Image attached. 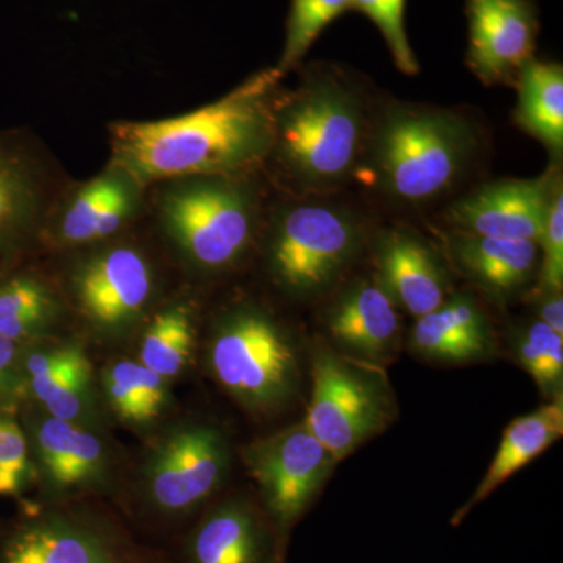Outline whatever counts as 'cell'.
<instances>
[{
    "mask_svg": "<svg viewBox=\"0 0 563 563\" xmlns=\"http://www.w3.org/2000/svg\"><path fill=\"white\" fill-rule=\"evenodd\" d=\"M60 317L51 288L31 274L0 276V335L20 344L43 342Z\"/></svg>",
    "mask_w": 563,
    "mask_h": 563,
    "instance_id": "cell-25",
    "label": "cell"
},
{
    "mask_svg": "<svg viewBox=\"0 0 563 563\" xmlns=\"http://www.w3.org/2000/svg\"><path fill=\"white\" fill-rule=\"evenodd\" d=\"M154 290L151 263L132 246L95 252L73 273V295L81 317L103 339L128 335L146 312Z\"/></svg>",
    "mask_w": 563,
    "mask_h": 563,
    "instance_id": "cell-11",
    "label": "cell"
},
{
    "mask_svg": "<svg viewBox=\"0 0 563 563\" xmlns=\"http://www.w3.org/2000/svg\"><path fill=\"white\" fill-rule=\"evenodd\" d=\"M120 181L102 177L92 180L76 196L60 222V239L66 244L92 243L99 217Z\"/></svg>",
    "mask_w": 563,
    "mask_h": 563,
    "instance_id": "cell-31",
    "label": "cell"
},
{
    "mask_svg": "<svg viewBox=\"0 0 563 563\" xmlns=\"http://www.w3.org/2000/svg\"><path fill=\"white\" fill-rule=\"evenodd\" d=\"M276 66L255 74L220 101L162 121L111 125L118 169L136 184L218 177L265 157L274 146Z\"/></svg>",
    "mask_w": 563,
    "mask_h": 563,
    "instance_id": "cell-1",
    "label": "cell"
},
{
    "mask_svg": "<svg viewBox=\"0 0 563 563\" xmlns=\"http://www.w3.org/2000/svg\"><path fill=\"white\" fill-rule=\"evenodd\" d=\"M190 563H263L266 532L243 499H228L199 521L188 540Z\"/></svg>",
    "mask_w": 563,
    "mask_h": 563,
    "instance_id": "cell-20",
    "label": "cell"
},
{
    "mask_svg": "<svg viewBox=\"0 0 563 563\" xmlns=\"http://www.w3.org/2000/svg\"><path fill=\"white\" fill-rule=\"evenodd\" d=\"M373 150L384 190L418 203L453 187L472 158L474 135L450 111L395 107L377 125Z\"/></svg>",
    "mask_w": 563,
    "mask_h": 563,
    "instance_id": "cell-2",
    "label": "cell"
},
{
    "mask_svg": "<svg viewBox=\"0 0 563 563\" xmlns=\"http://www.w3.org/2000/svg\"><path fill=\"white\" fill-rule=\"evenodd\" d=\"M377 284L412 317L420 318L442 306L448 280L439 258L428 244L409 232L380 235L376 246Z\"/></svg>",
    "mask_w": 563,
    "mask_h": 563,
    "instance_id": "cell-16",
    "label": "cell"
},
{
    "mask_svg": "<svg viewBox=\"0 0 563 563\" xmlns=\"http://www.w3.org/2000/svg\"><path fill=\"white\" fill-rule=\"evenodd\" d=\"M35 479L54 496L106 490L113 477V454L101 431L44 412L31 401L21 404Z\"/></svg>",
    "mask_w": 563,
    "mask_h": 563,
    "instance_id": "cell-10",
    "label": "cell"
},
{
    "mask_svg": "<svg viewBox=\"0 0 563 563\" xmlns=\"http://www.w3.org/2000/svg\"><path fill=\"white\" fill-rule=\"evenodd\" d=\"M22 402L31 401L44 412L76 424L101 429V399L96 390L87 352L57 373L33 377L21 387Z\"/></svg>",
    "mask_w": 563,
    "mask_h": 563,
    "instance_id": "cell-22",
    "label": "cell"
},
{
    "mask_svg": "<svg viewBox=\"0 0 563 563\" xmlns=\"http://www.w3.org/2000/svg\"><path fill=\"white\" fill-rule=\"evenodd\" d=\"M33 479L31 444L18 412L0 410V496H20Z\"/></svg>",
    "mask_w": 563,
    "mask_h": 563,
    "instance_id": "cell-29",
    "label": "cell"
},
{
    "mask_svg": "<svg viewBox=\"0 0 563 563\" xmlns=\"http://www.w3.org/2000/svg\"><path fill=\"white\" fill-rule=\"evenodd\" d=\"M457 268L495 296L512 295L531 280L539 265V243L457 232L450 244Z\"/></svg>",
    "mask_w": 563,
    "mask_h": 563,
    "instance_id": "cell-19",
    "label": "cell"
},
{
    "mask_svg": "<svg viewBox=\"0 0 563 563\" xmlns=\"http://www.w3.org/2000/svg\"><path fill=\"white\" fill-rule=\"evenodd\" d=\"M40 184L24 151L0 139V276L14 272L35 233Z\"/></svg>",
    "mask_w": 563,
    "mask_h": 563,
    "instance_id": "cell-18",
    "label": "cell"
},
{
    "mask_svg": "<svg viewBox=\"0 0 563 563\" xmlns=\"http://www.w3.org/2000/svg\"><path fill=\"white\" fill-rule=\"evenodd\" d=\"M207 362L211 376L243 409L268 415L292 401L301 383L299 351L269 314L240 307L214 324Z\"/></svg>",
    "mask_w": 563,
    "mask_h": 563,
    "instance_id": "cell-4",
    "label": "cell"
},
{
    "mask_svg": "<svg viewBox=\"0 0 563 563\" xmlns=\"http://www.w3.org/2000/svg\"><path fill=\"white\" fill-rule=\"evenodd\" d=\"M24 344L0 335V410L18 412L22 404L20 358Z\"/></svg>",
    "mask_w": 563,
    "mask_h": 563,
    "instance_id": "cell-33",
    "label": "cell"
},
{
    "mask_svg": "<svg viewBox=\"0 0 563 563\" xmlns=\"http://www.w3.org/2000/svg\"><path fill=\"white\" fill-rule=\"evenodd\" d=\"M103 401L121 421L150 426L165 412L172 396L169 380L136 358H117L101 376Z\"/></svg>",
    "mask_w": 563,
    "mask_h": 563,
    "instance_id": "cell-24",
    "label": "cell"
},
{
    "mask_svg": "<svg viewBox=\"0 0 563 563\" xmlns=\"http://www.w3.org/2000/svg\"><path fill=\"white\" fill-rule=\"evenodd\" d=\"M0 563H141L113 529L88 515L52 510L18 526Z\"/></svg>",
    "mask_w": 563,
    "mask_h": 563,
    "instance_id": "cell-12",
    "label": "cell"
},
{
    "mask_svg": "<svg viewBox=\"0 0 563 563\" xmlns=\"http://www.w3.org/2000/svg\"><path fill=\"white\" fill-rule=\"evenodd\" d=\"M543 252L540 282L542 290L562 291L563 285V196L561 184L555 187L547 221L539 240Z\"/></svg>",
    "mask_w": 563,
    "mask_h": 563,
    "instance_id": "cell-32",
    "label": "cell"
},
{
    "mask_svg": "<svg viewBox=\"0 0 563 563\" xmlns=\"http://www.w3.org/2000/svg\"><path fill=\"white\" fill-rule=\"evenodd\" d=\"M410 346L431 362L461 365L483 361L493 351L492 329L470 296H448L442 306L417 318Z\"/></svg>",
    "mask_w": 563,
    "mask_h": 563,
    "instance_id": "cell-17",
    "label": "cell"
},
{
    "mask_svg": "<svg viewBox=\"0 0 563 563\" xmlns=\"http://www.w3.org/2000/svg\"><path fill=\"white\" fill-rule=\"evenodd\" d=\"M515 120L554 155L563 150V69L558 63H526L517 76Z\"/></svg>",
    "mask_w": 563,
    "mask_h": 563,
    "instance_id": "cell-23",
    "label": "cell"
},
{
    "mask_svg": "<svg viewBox=\"0 0 563 563\" xmlns=\"http://www.w3.org/2000/svg\"><path fill=\"white\" fill-rule=\"evenodd\" d=\"M243 459L280 529L306 512L339 463L303 421L251 443Z\"/></svg>",
    "mask_w": 563,
    "mask_h": 563,
    "instance_id": "cell-9",
    "label": "cell"
},
{
    "mask_svg": "<svg viewBox=\"0 0 563 563\" xmlns=\"http://www.w3.org/2000/svg\"><path fill=\"white\" fill-rule=\"evenodd\" d=\"M250 196L220 177H196L166 192V231L191 265L228 268L246 252L254 231Z\"/></svg>",
    "mask_w": 563,
    "mask_h": 563,
    "instance_id": "cell-7",
    "label": "cell"
},
{
    "mask_svg": "<svg viewBox=\"0 0 563 563\" xmlns=\"http://www.w3.org/2000/svg\"><path fill=\"white\" fill-rule=\"evenodd\" d=\"M351 10L365 14L379 29L393 60L404 74L420 70L406 31V0H351Z\"/></svg>",
    "mask_w": 563,
    "mask_h": 563,
    "instance_id": "cell-30",
    "label": "cell"
},
{
    "mask_svg": "<svg viewBox=\"0 0 563 563\" xmlns=\"http://www.w3.org/2000/svg\"><path fill=\"white\" fill-rule=\"evenodd\" d=\"M542 298L537 303V320L550 325L563 336V299L562 291L542 290Z\"/></svg>",
    "mask_w": 563,
    "mask_h": 563,
    "instance_id": "cell-35",
    "label": "cell"
},
{
    "mask_svg": "<svg viewBox=\"0 0 563 563\" xmlns=\"http://www.w3.org/2000/svg\"><path fill=\"white\" fill-rule=\"evenodd\" d=\"M325 328L336 352L380 368L395 354L401 335L398 306L372 280L354 282L335 299Z\"/></svg>",
    "mask_w": 563,
    "mask_h": 563,
    "instance_id": "cell-15",
    "label": "cell"
},
{
    "mask_svg": "<svg viewBox=\"0 0 563 563\" xmlns=\"http://www.w3.org/2000/svg\"><path fill=\"white\" fill-rule=\"evenodd\" d=\"M231 463V443L217 424L177 422L157 437L144 457V499L166 517L190 514L220 490Z\"/></svg>",
    "mask_w": 563,
    "mask_h": 563,
    "instance_id": "cell-8",
    "label": "cell"
},
{
    "mask_svg": "<svg viewBox=\"0 0 563 563\" xmlns=\"http://www.w3.org/2000/svg\"><path fill=\"white\" fill-rule=\"evenodd\" d=\"M393 413L395 402L380 366L317 346L312 357V396L303 422L336 461H343L366 440L383 432Z\"/></svg>",
    "mask_w": 563,
    "mask_h": 563,
    "instance_id": "cell-5",
    "label": "cell"
},
{
    "mask_svg": "<svg viewBox=\"0 0 563 563\" xmlns=\"http://www.w3.org/2000/svg\"><path fill=\"white\" fill-rule=\"evenodd\" d=\"M555 187L550 176L493 181L454 202L448 220L461 233L539 243Z\"/></svg>",
    "mask_w": 563,
    "mask_h": 563,
    "instance_id": "cell-14",
    "label": "cell"
},
{
    "mask_svg": "<svg viewBox=\"0 0 563 563\" xmlns=\"http://www.w3.org/2000/svg\"><path fill=\"white\" fill-rule=\"evenodd\" d=\"M129 210H131V198H129L125 188L120 185L111 196L110 201L107 202L101 217H99L92 243L109 239L113 233L120 231L125 218L129 217Z\"/></svg>",
    "mask_w": 563,
    "mask_h": 563,
    "instance_id": "cell-34",
    "label": "cell"
},
{
    "mask_svg": "<svg viewBox=\"0 0 563 563\" xmlns=\"http://www.w3.org/2000/svg\"><path fill=\"white\" fill-rule=\"evenodd\" d=\"M563 433V402L562 399L544 404L540 409L517 418L504 431L498 453L488 466L484 479L477 485L472 498L461 510L454 515V525L477 504L483 503L499 485L520 472L523 466L532 462L537 455L547 451Z\"/></svg>",
    "mask_w": 563,
    "mask_h": 563,
    "instance_id": "cell-21",
    "label": "cell"
},
{
    "mask_svg": "<svg viewBox=\"0 0 563 563\" xmlns=\"http://www.w3.org/2000/svg\"><path fill=\"white\" fill-rule=\"evenodd\" d=\"M195 347V314L187 303H174L155 314L144 329L136 361L173 380L190 366Z\"/></svg>",
    "mask_w": 563,
    "mask_h": 563,
    "instance_id": "cell-26",
    "label": "cell"
},
{
    "mask_svg": "<svg viewBox=\"0 0 563 563\" xmlns=\"http://www.w3.org/2000/svg\"><path fill=\"white\" fill-rule=\"evenodd\" d=\"M347 10L351 0H291L284 51L276 66L282 76L295 68L322 31Z\"/></svg>",
    "mask_w": 563,
    "mask_h": 563,
    "instance_id": "cell-28",
    "label": "cell"
},
{
    "mask_svg": "<svg viewBox=\"0 0 563 563\" xmlns=\"http://www.w3.org/2000/svg\"><path fill=\"white\" fill-rule=\"evenodd\" d=\"M362 231L350 213L324 203H302L282 214L268 265L282 290L295 298L324 295L361 251Z\"/></svg>",
    "mask_w": 563,
    "mask_h": 563,
    "instance_id": "cell-6",
    "label": "cell"
},
{
    "mask_svg": "<svg viewBox=\"0 0 563 563\" xmlns=\"http://www.w3.org/2000/svg\"><path fill=\"white\" fill-rule=\"evenodd\" d=\"M466 63L485 85L506 84L533 58L539 13L533 0H466Z\"/></svg>",
    "mask_w": 563,
    "mask_h": 563,
    "instance_id": "cell-13",
    "label": "cell"
},
{
    "mask_svg": "<svg viewBox=\"0 0 563 563\" xmlns=\"http://www.w3.org/2000/svg\"><path fill=\"white\" fill-rule=\"evenodd\" d=\"M362 141L361 98L332 74H317L274 110V146L288 168L313 187L346 179Z\"/></svg>",
    "mask_w": 563,
    "mask_h": 563,
    "instance_id": "cell-3",
    "label": "cell"
},
{
    "mask_svg": "<svg viewBox=\"0 0 563 563\" xmlns=\"http://www.w3.org/2000/svg\"><path fill=\"white\" fill-rule=\"evenodd\" d=\"M512 352L518 365L532 377L544 398L562 399L563 336L533 320L514 333Z\"/></svg>",
    "mask_w": 563,
    "mask_h": 563,
    "instance_id": "cell-27",
    "label": "cell"
}]
</instances>
